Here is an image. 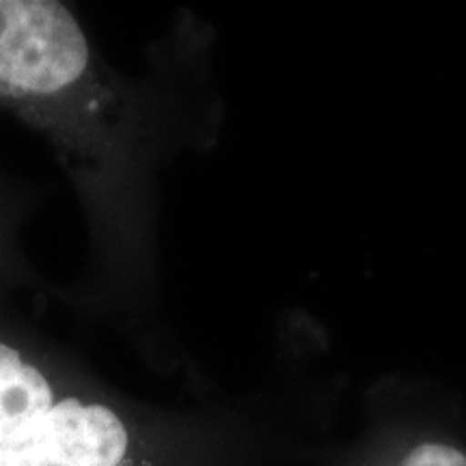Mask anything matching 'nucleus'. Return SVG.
Returning <instances> with one entry per match:
<instances>
[{
	"label": "nucleus",
	"instance_id": "nucleus-3",
	"mask_svg": "<svg viewBox=\"0 0 466 466\" xmlns=\"http://www.w3.org/2000/svg\"><path fill=\"white\" fill-rule=\"evenodd\" d=\"M374 466H466V450L442 436H415L393 453L378 456Z\"/></svg>",
	"mask_w": 466,
	"mask_h": 466
},
{
	"label": "nucleus",
	"instance_id": "nucleus-2",
	"mask_svg": "<svg viewBox=\"0 0 466 466\" xmlns=\"http://www.w3.org/2000/svg\"><path fill=\"white\" fill-rule=\"evenodd\" d=\"M44 199V188L33 179H20L0 168V318L22 309V294L61 296L56 285L44 281L37 266L28 258L22 233Z\"/></svg>",
	"mask_w": 466,
	"mask_h": 466
},
{
	"label": "nucleus",
	"instance_id": "nucleus-1",
	"mask_svg": "<svg viewBox=\"0 0 466 466\" xmlns=\"http://www.w3.org/2000/svg\"><path fill=\"white\" fill-rule=\"evenodd\" d=\"M0 466H225L199 421L104 387L25 311L0 318Z\"/></svg>",
	"mask_w": 466,
	"mask_h": 466
}]
</instances>
